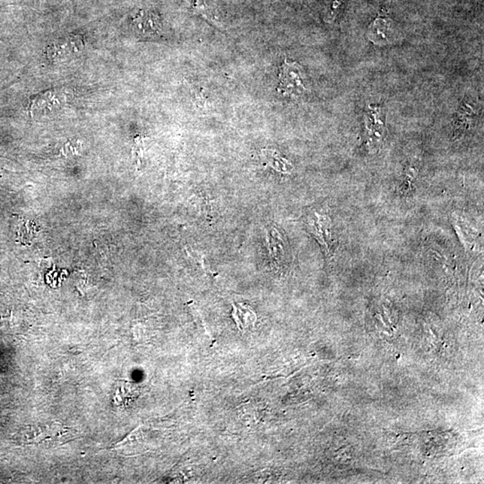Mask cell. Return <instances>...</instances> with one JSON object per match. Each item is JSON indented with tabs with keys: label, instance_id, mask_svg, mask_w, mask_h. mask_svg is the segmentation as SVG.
I'll use <instances>...</instances> for the list:
<instances>
[{
	"label": "cell",
	"instance_id": "6da1fadb",
	"mask_svg": "<svg viewBox=\"0 0 484 484\" xmlns=\"http://www.w3.org/2000/svg\"><path fill=\"white\" fill-rule=\"evenodd\" d=\"M307 225L326 255H331L334 239L331 216L324 212L314 211L307 217Z\"/></svg>",
	"mask_w": 484,
	"mask_h": 484
},
{
	"label": "cell",
	"instance_id": "7a4b0ae2",
	"mask_svg": "<svg viewBox=\"0 0 484 484\" xmlns=\"http://www.w3.org/2000/svg\"><path fill=\"white\" fill-rule=\"evenodd\" d=\"M65 104L66 95L63 91H47L33 98L31 111L33 116H46L57 113Z\"/></svg>",
	"mask_w": 484,
	"mask_h": 484
},
{
	"label": "cell",
	"instance_id": "3957f363",
	"mask_svg": "<svg viewBox=\"0 0 484 484\" xmlns=\"http://www.w3.org/2000/svg\"><path fill=\"white\" fill-rule=\"evenodd\" d=\"M268 244L269 254L273 265L277 268H283L290 263V250L288 243L277 227H269L268 231Z\"/></svg>",
	"mask_w": 484,
	"mask_h": 484
},
{
	"label": "cell",
	"instance_id": "277c9868",
	"mask_svg": "<svg viewBox=\"0 0 484 484\" xmlns=\"http://www.w3.org/2000/svg\"><path fill=\"white\" fill-rule=\"evenodd\" d=\"M278 92L286 95H299L305 90L301 80V69L296 63L284 62L281 68Z\"/></svg>",
	"mask_w": 484,
	"mask_h": 484
},
{
	"label": "cell",
	"instance_id": "5b68a950",
	"mask_svg": "<svg viewBox=\"0 0 484 484\" xmlns=\"http://www.w3.org/2000/svg\"><path fill=\"white\" fill-rule=\"evenodd\" d=\"M368 37L375 44L385 45L395 41L394 22L391 18L384 15L375 19L369 28Z\"/></svg>",
	"mask_w": 484,
	"mask_h": 484
},
{
	"label": "cell",
	"instance_id": "8992f818",
	"mask_svg": "<svg viewBox=\"0 0 484 484\" xmlns=\"http://www.w3.org/2000/svg\"><path fill=\"white\" fill-rule=\"evenodd\" d=\"M84 47L81 36H71L54 42L48 46V56L50 59H59L78 53Z\"/></svg>",
	"mask_w": 484,
	"mask_h": 484
},
{
	"label": "cell",
	"instance_id": "52a82bcc",
	"mask_svg": "<svg viewBox=\"0 0 484 484\" xmlns=\"http://www.w3.org/2000/svg\"><path fill=\"white\" fill-rule=\"evenodd\" d=\"M236 325L239 331L245 333L253 328L257 322V315L252 308L243 304H234V311H232Z\"/></svg>",
	"mask_w": 484,
	"mask_h": 484
},
{
	"label": "cell",
	"instance_id": "ba28073f",
	"mask_svg": "<svg viewBox=\"0 0 484 484\" xmlns=\"http://www.w3.org/2000/svg\"><path fill=\"white\" fill-rule=\"evenodd\" d=\"M133 24H135L136 28L140 32L142 35H150V33H156L160 28V19L156 14L151 12L142 11L138 14V16L134 18Z\"/></svg>",
	"mask_w": 484,
	"mask_h": 484
},
{
	"label": "cell",
	"instance_id": "9c48e42d",
	"mask_svg": "<svg viewBox=\"0 0 484 484\" xmlns=\"http://www.w3.org/2000/svg\"><path fill=\"white\" fill-rule=\"evenodd\" d=\"M17 443L24 445H32L41 443L44 438V431L41 427L29 426L20 429L16 435Z\"/></svg>",
	"mask_w": 484,
	"mask_h": 484
},
{
	"label": "cell",
	"instance_id": "30bf717a",
	"mask_svg": "<svg viewBox=\"0 0 484 484\" xmlns=\"http://www.w3.org/2000/svg\"><path fill=\"white\" fill-rule=\"evenodd\" d=\"M263 158L265 161L271 166L272 168L277 169L283 174H288L292 169V165L287 162L286 159L279 156V153L274 152V151L264 150L262 152Z\"/></svg>",
	"mask_w": 484,
	"mask_h": 484
},
{
	"label": "cell",
	"instance_id": "8fae6325",
	"mask_svg": "<svg viewBox=\"0 0 484 484\" xmlns=\"http://www.w3.org/2000/svg\"><path fill=\"white\" fill-rule=\"evenodd\" d=\"M346 0H326L325 8V20L334 22L344 10Z\"/></svg>",
	"mask_w": 484,
	"mask_h": 484
},
{
	"label": "cell",
	"instance_id": "7c38bea8",
	"mask_svg": "<svg viewBox=\"0 0 484 484\" xmlns=\"http://www.w3.org/2000/svg\"><path fill=\"white\" fill-rule=\"evenodd\" d=\"M142 441V432L139 431V429H135L132 434H130L128 437H127L125 440L122 443L118 444V447L119 449H123L127 450H134L137 449L139 446H140Z\"/></svg>",
	"mask_w": 484,
	"mask_h": 484
},
{
	"label": "cell",
	"instance_id": "4fadbf2b",
	"mask_svg": "<svg viewBox=\"0 0 484 484\" xmlns=\"http://www.w3.org/2000/svg\"><path fill=\"white\" fill-rule=\"evenodd\" d=\"M416 177V169H408L407 175H405L403 183L401 185V193L404 194V195H409L413 189V181L414 178Z\"/></svg>",
	"mask_w": 484,
	"mask_h": 484
}]
</instances>
